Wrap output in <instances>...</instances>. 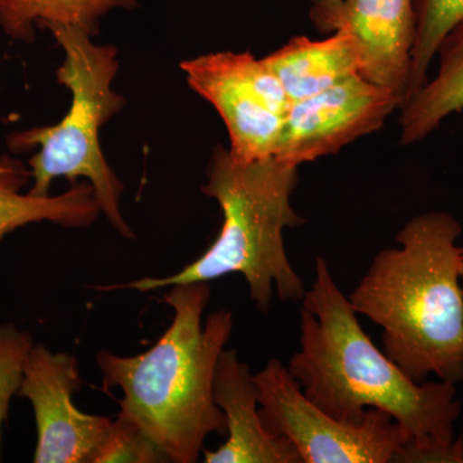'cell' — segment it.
Listing matches in <instances>:
<instances>
[{
    "label": "cell",
    "instance_id": "6da1fadb",
    "mask_svg": "<svg viewBox=\"0 0 463 463\" xmlns=\"http://www.w3.org/2000/svg\"><path fill=\"white\" fill-rule=\"evenodd\" d=\"M288 370L304 395L341 422L358 425L380 410L401 426L416 448L450 443L462 412L457 389L447 381L417 383L374 345L358 313L322 257L303 298L300 350Z\"/></svg>",
    "mask_w": 463,
    "mask_h": 463
},
{
    "label": "cell",
    "instance_id": "7a4b0ae2",
    "mask_svg": "<svg viewBox=\"0 0 463 463\" xmlns=\"http://www.w3.org/2000/svg\"><path fill=\"white\" fill-rule=\"evenodd\" d=\"M462 227L446 212L414 216L399 248L381 250L352 294L359 315L383 328L385 354L411 379L463 383Z\"/></svg>",
    "mask_w": 463,
    "mask_h": 463
},
{
    "label": "cell",
    "instance_id": "3957f363",
    "mask_svg": "<svg viewBox=\"0 0 463 463\" xmlns=\"http://www.w3.org/2000/svg\"><path fill=\"white\" fill-rule=\"evenodd\" d=\"M210 295L207 282L172 286L164 297L172 325L151 349L133 356L100 350L96 356L105 388L123 392L118 416L136 422L174 463L199 461L206 438L227 432L213 383L233 317L218 310L203 328Z\"/></svg>",
    "mask_w": 463,
    "mask_h": 463
},
{
    "label": "cell",
    "instance_id": "277c9868",
    "mask_svg": "<svg viewBox=\"0 0 463 463\" xmlns=\"http://www.w3.org/2000/svg\"><path fill=\"white\" fill-rule=\"evenodd\" d=\"M298 167L276 157L242 161L222 145L213 149L203 192L223 214L219 236L197 260L167 277L96 286L99 291L149 292L175 285L207 282L239 273L259 312L269 313L274 294L282 301L303 300L306 286L289 263L283 232L306 223L292 207Z\"/></svg>",
    "mask_w": 463,
    "mask_h": 463
},
{
    "label": "cell",
    "instance_id": "5b68a950",
    "mask_svg": "<svg viewBox=\"0 0 463 463\" xmlns=\"http://www.w3.org/2000/svg\"><path fill=\"white\" fill-rule=\"evenodd\" d=\"M47 30L65 52L56 76L70 90L71 105L56 125L8 134L9 151L21 155L38 148L27 161L33 176L30 194L50 196L52 183L60 176L71 184L83 178L93 187L100 214L124 239L134 240L136 234L121 213L124 183L109 166L99 142L103 125L127 105L124 96L112 90L118 71V50L112 44H94L90 33L80 27Z\"/></svg>",
    "mask_w": 463,
    "mask_h": 463
},
{
    "label": "cell",
    "instance_id": "8992f818",
    "mask_svg": "<svg viewBox=\"0 0 463 463\" xmlns=\"http://www.w3.org/2000/svg\"><path fill=\"white\" fill-rule=\"evenodd\" d=\"M259 416L267 431L285 439L303 463H389L408 443L388 413L368 410L358 425L341 422L317 407L279 359L254 374Z\"/></svg>",
    "mask_w": 463,
    "mask_h": 463
},
{
    "label": "cell",
    "instance_id": "52a82bcc",
    "mask_svg": "<svg viewBox=\"0 0 463 463\" xmlns=\"http://www.w3.org/2000/svg\"><path fill=\"white\" fill-rule=\"evenodd\" d=\"M181 69L191 90L221 115L232 156L274 157L291 100L263 58L218 52L183 61Z\"/></svg>",
    "mask_w": 463,
    "mask_h": 463
},
{
    "label": "cell",
    "instance_id": "ba28073f",
    "mask_svg": "<svg viewBox=\"0 0 463 463\" xmlns=\"http://www.w3.org/2000/svg\"><path fill=\"white\" fill-rule=\"evenodd\" d=\"M402 108L394 91L354 75L328 90L291 102L274 157L291 166L336 155L380 130Z\"/></svg>",
    "mask_w": 463,
    "mask_h": 463
},
{
    "label": "cell",
    "instance_id": "9c48e42d",
    "mask_svg": "<svg viewBox=\"0 0 463 463\" xmlns=\"http://www.w3.org/2000/svg\"><path fill=\"white\" fill-rule=\"evenodd\" d=\"M81 390L78 359L35 344L27 356L18 397L33 405L36 422L35 463H93L112 420L76 408Z\"/></svg>",
    "mask_w": 463,
    "mask_h": 463
},
{
    "label": "cell",
    "instance_id": "30bf717a",
    "mask_svg": "<svg viewBox=\"0 0 463 463\" xmlns=\"http://www.w3.org/2000/svg\"><path fill=\"white\" fill-rule=\"evenodd\" d=\"M310 18L322 33L345 30L355 36L364 53L361 75L394 91L403 106L416 39L414 0H337L312 5Z\"/></svg>",
    "mask_w": 463,
    "mask_h": 463
},
{
    "label": "cell",
    "instance_id": "8fae6325",
    "mask_svg": "<svg viewBox=\"0 0 463 463\" xmlns=\"http://www.w3.org/2000/svg\"><path fill=\"white\" fill-rule=\"evenodd\" d=\"M213 394L224 414L228 439L216 450L203 448L206 463H303L291 443L261 423L254 373L237 350L224 349L219 355Z\"/></svg>",
    "mask_w": 463,
    "mask_h": 463
},
{
    "label": "cell",
    "instance_id": "7c38bea8",
    "mask_svg": "<svg viewBox=\"0 0 463 463\" xmlns=\"http://www.w3.org/2000/svg\"><path fill=\"white\" fill-rule=\"evenodd\" d=\"M279 79L289 100L315 96L364 70V53L355 36L337 30L322 41L292 38L263 58Z\"/></svg>",
    "mask_w": 463,
    "mask_h": 463
},
{
    "label": "cell",
    "instance_id": "4fadbf2b",
    "mask_svg": "<svg viewBox=\"0 0 463 463\" xmlns=\"http://www.w3.org/2000/svg\"><path fill=\"white\" fill-rule=\"evenodd\" d=\"M33 182L32 172L21 158L0 152V242L27 224L51 223L81 230L99 219L100 209L90 182H76L58 196L24 194Z\"/></svg>",
    "mask_w": 463,
    "mask_h": 463
},
{
    "label": "cell",
    "instance_id": "5bb4252c",
    "mask_svg": "<svg viewBox=\"0 0 463 463\" xmlns=\"http://www.w3.org/2000/svg\"><path fill=\"white\" fill-rule=\"evenodd\" d=\"M437 56V75L399 109L403 146L428 138L447 118L463 109V18L444 36Z\"/></svg>",
    "mask_w": 463,
    "mask_h": 463
},
{
    "label": "cell",
    "instance_id": "9a60e30c",
    "mask_svg": "<svg viewBox=\"0 0 463 463\" xmlns=\"http://www.w3.org/2000/svg\"><path fill=\"white\" fill-rule=\"evenodd\" d=\"M137 7L138 0H0V27L26 44L35 42V26H76L94 36L109 12Z\"/></svg>",
    "mask_w": 463,
    "mask_h": 463
},
{
    "label": "cell",
    "instance_id": "2e32d148",
    "mask_svg": "<svg viewBox=\"0 0 463 463\" xmlns=\"http://www.w3.org/2000/svg\"><path fill=\"white\" fill-rule=\"evenodd\" d=\"M414 12L416 39L407 99L428 81L429 67L437 56L439 44L463 18V0H414Z\"/></svg>",
    "mask_w": 463,
    "mask_h": 463
},
{
    "label": "cell",
    "instance_id": "e0dca14e",
    "mask_svg": "<svg viewBox=\"0 0 463 463\" xmlns=\"http://www.w3.org/2000/svg\"><path fill=\"white\" fill-rule=\"evenodd\" d=\"M33 345L30 332L20 330L14 323L0 325V461L3 425L7 421L12 398L23 385L27 356Z\"/></svg>",
    "mask_w": 463,
    "mask_h": 463
},
{
    "label": "cell",
    "instance_id": "ac0fdd59",
    "mask_svg": "<svg viewBox=\"0 0 463 463\" xmlns=\"http://www.w3.org/2000/svg\"><path fill=\"white\" fill-rule=\"evenodd\" d=\"M167 463L165 453L132 420L118 416L111 422L93 463Z\"/></svg>",
    "mask_w": 463,
    "mask_h": 463
},
{
    "label": "cell",
    "instance_id": "d6986e66",
    "mask_svg": "<svg viewBox=\"0 0 463 463\" xmlns=\"http://www.w3.org/2000/svg\"><path fill=\"white\" fill-rule=\"evenodd\" d=\"M399 463H463V435L450 443L416 448L405 443L398 453Z\"/></svg>",
    "mask_w": 463,
    "mask_h": 463
},
{
    "label": "cell",
    "instance_id": "ffe728a7",
    "mask_svg": "<svg viewBox=\"0 0 463 463\" xmlns=\"http://www.w3.org/2000/svg\"><path fill=\"white\" fill-rule=\"evenodd\" d=\"M312 5H330V3L337 2V0H310Z\"/></svg>",
    "mask_w": 463,
    "mask_h": 463
},
{
    "label": "cell",
    "instance_id": "44dd1931",
    "mask_svg": "<svg viewBox=\"0 0 463 463\" xmlns=\"http://www.w3.org/2000/svg\"><path fill=\"white\" fill-rule=\"evenodd\" d=\"M459 273H461V279L463 281V248H462V255H461V268H459Z\"/></svg>",
    "mask_w": 463,
    "mask_h": 463
}]
</instances>
